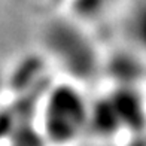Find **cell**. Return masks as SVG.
I'll list each match as a JSON object with an SVG mask.
<instances>
[{
    "mask_svg": "<svg viewBox=\"0 0 146 146\" xmlns=\"http://www.w3.org/2000/svg\"><path fill=\"white\" fill-rule=\"evenodd\" d=\"M90 124V110L73 88H55L45 103L40 134L46 146H73Z\"/></svg>",
    "mask_w": 146,
    "mask_h": 146,
    "instance_id": "6da1fadb",
    "label": "cell"
},
{
    "mask_svg": "<svg viewBox=\"0 0 146 146\" xmlns=\"http://www.w3.org/2000/svg\"><path fill=\"white\" fill-rule=\"evenodd\" d=\"M128 146H146V139L140 137V139H136L134 142H131Z\"/></svg>",
    "mask_w": 146,
    "mask_h": 146,
    "instance_id": "7a4b0ae2",
    "label": "cell"
}]
</instances>
